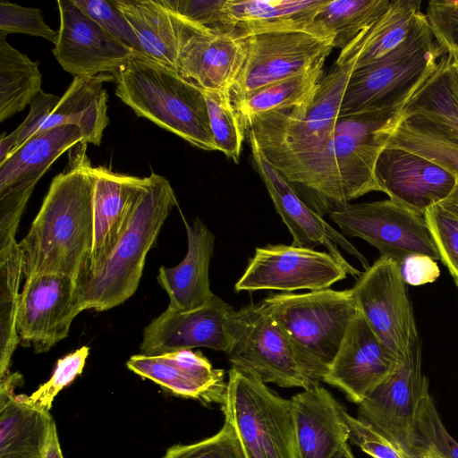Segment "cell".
I'll return each instance as SVG.
<instances>
[{"label":"cell","mask_w":458,"mask_h":458,"mask_svg":"<svg viewBox=\"0 0 458 458\" xmlns=\"http://www.w3.org/2000/svg\"><path fill=\"white\" fill-rule=\"evenodd\" d=\"M182 219L187 233V253L175 267L161 266L157 276V283L168 294L167 308L175 310L202 307L215 295L208 276L215 235L199 218L194 219L191 225L183 216Z\"/></svg>","instance_id":"obj_25"},{"label":"cell","mask_w":458,"mask_h":458,"mask_svg":"<svg viewBox=\"0 0 458 458\" xmlns=\"http://www.w3.org/2000/svg\"><path fill=\"white\" fill-rule=\"evenodd\" d=\"M387 145L424 157L458 179V137L428 119L403 114Z\"/></svg>","instance_id":"obj_33"},{"label":"cell","mask_w":458,"mask_h":458,"mask_svg":"<svg viewBox=\"0 0 458 458\" xmlns=\"http://www.w3.org/2000/svg\"><path fill=\"white\" fill-rule=\"evenodd\" d=\"M75 290V279L66 275L42 274L24 280L16 312L20 344L42 353L67 337L80 313Z\"/></svg>","instance_id":"obj_16"},{"label":"cell","mask_w":458,"mask_h":458,"mask_svg":"<svg viewBox=\"0 0 458 458\" xmlns=\"http://www.w3.org/2000/svg\"><path fill=\"white\" fill-rule=\"evenodd\" d=\"M428 391L418 340L399 366L358 404L357 419L419 458L416 418Z\"/></svg>","instance_id":"obj_14"},{"label":"cell","mask_w":458,"mask_h":458,"mask_svg":"<svg viewBox=\"0 0 458 458\" xmlns=\"http://www.w3.org/2000/svg\"><path fill=\"white\" fill-rule=\"evenodd\" d=\"M92 172L93 241L87 267L81 274L96 270L105 262L147 182V177L121 174L103 166L93 167Z\"/></svg>","instance_id":"obj_22"},{"label":"cell","mask_w":458,"mask_h":458,"mask_svg":"<svg viewBox=\"0 0 458 458\" xmlns=\"http://www.w3.org/2000/svg\"><path fill=\"white\" fill-rule=\"evenodd\" d=\"M298 458H331L350 439L348 413L325 387L291 399Z\"/></svg>","instance_id":"obj_23"},{"label":"cell","mask_w":458,"mask_h":458,"mask_svg":"<svg viewBox=\"0 0 458 458\" xmlns=\"http://www.w3.org/2000/svg\"><path fill=\"white\" fill-rule=\"evenodd\" d=\"M351 291L359 312L390 355L402 362L420 338L400 264L380 257Z\"/></svg>","instance_id":"obj_11"},{"label":"cell","mask_w":458,"mask_h":458,"mask_svg":"<svg viewBox=\"0 0 458 458\" xmlns=\"http://www.w3.org/2000/svg\"><path fill=\"white\" fill-rule=\"evenodd\" d=\"M89 353L88 346H82L57 360L51 377L30 396L23 400L31 406L50 411L55 397L65 386L81 375Z\"/></svg>","instance_id":"obj_39"},{"label":"cell","mask_w":458,"mask_h":458,"mask_svg":"<svg viewBox=\"0 0 458 458\" xmlns=\"http://www.w3.org/2000/svg\"><path fill=\"white\" fill-rule=\"evenodd\" d=\"M329 217L342 234L365 240L399 264L412 255L440 259L424 217L391 199L349 204Z\"/></svg>","instance_id":"obj_13"},{"label":"cell","mask_w":458,"mask_h":458,"mask_svg":"<svg viewBox=\"0 0 458 458\" xmlns=\"http://www.w3.org/2000/svg\"><path fill=\"white\" fill-rule=\"evenodd\" d=\"M60 27L53 54L74 77L115 74L136 54L107 33L72 0L56 2Z\"/></svg>","instance_id":"obj_17"},{"label":"cell","mask_w":458,"mask_h":458,"mask_svg":"<svg viewBox=\"0 0 458 458\" xmlns=\"http://www.w3.org/2000/svg\"><path fill=\"white\" fill-rule=\"evenodd\" d=\"M453 278H454V280L455 282L456 286L458 287V275L454 276Z\"/></svg>","instance_id":"obj_56"},{"label":"cell","mask_w":458,"mask_h":458,"mask_svg":"<svg viewBox=\"0 0 458 458\" xmlns=\"http://www.w3.org/2000/svg\"><path fill=\"white\" fill-rule=\"evenodd\" d=\"M204 94L215 146L237 164L245 131L231 104L227 89L204 90Z\"/></svg>","instance_id":"obj_38"},{"label":"cell","mask_w":458,"mask_h":458,"mask_svg":"<svg viewBox=\"0 0 458 458\" xmlns=\"http://www.w3.org/2000/svg\"><path fill=\"white\" fill-rule=\"evenodd\" d=\"M133 28L144 55L178 72L180 56L199 25L167 7L163 0H114Z\"/></svg>","instance_id":"obj_24"},{"label":"cell","mask_w":458,"mask_h":458,"mask_svg":"<svg viewBox=\"0 0 458 458\" xmlns=\"http://www.w3.org/2000/svg\"><path fill=\"white\" fill-rule=\"evenodd\" d=\"M416 430L418 449L422 445H432L447 458H458V442L443 424L429 391L419 406Z\"/></svg>","instance_id":"obj_43"},{"label":"cell","mask_w":458,"mask_h":458,"mask_svg":"<svg viewBox=\"0 0 458 458\" xmlns=\"http://www.w3.org/2000/svg\"><path fill=\"white\" fill-rule=\"evenodd\" d=\"M220 405L247 458H298L291 400L252 374L232 367Z\"/></svg>","instance_id":"obj_8"},{"label":"cell","mask_w":458,"mask_h":458,"mask_svg":"<svg viewBox=\"0 0 458 458\" xmlns=\"http://www.w3.org/2000/svg\"><path fill=\"white\" fill-rule=\"evenodd\" d=\"M11 33H24L40 37L54 44L58 37V31L51 29L45 22L39 9L1 1L0 37L5 38Z\"/></svg>","instance_id":"obj_44"},{"label":"cell","mask_w":458,"mask_h":458,"mask_svg":"<svg viewBox=\"0 0 458 458\" xmlns=\"http://www.w3.org/2000/svg\"><path fill=\"white\" fill-rule=\"evenodd\" d=\"M115 95L133 112L191 145L217 150L204 90L177 71L133 56L115 74Z\"/></svg>","instance_id":"obj_5"},{"label":"cell","mask_w":458,"mask_h":458,"mask_svg":"<svg viewBox=\"0 0 458 458\" xmlns=\"http://www.w3.org/2000/svg\"><path fill=\"white\" fill-rule=\"evenodd\" d=\"M331 458H354L348 444L344 445Z\"/></svg>","instance_id":"obj_54"},{"label":"cell","mask_w":458,"mask_h":458,"mask_svg":"<svg viewBox=\"0 0 458 458\" xmlns=\"http://www.w3.org/2000/svg\"><path fill=\"white\" fill-rule=\"evenodd\" d=\"M239 38L243 59L227 89L233 107L262 87L323 65L335 48L333 38L305 30L262 32Z\"/></svg>","instance_id":"obj_10"},{"label":"cell","mask_w":458,"mask_h":458,"mask_svg":"<svg viewBox=\"0 0 458 458\" xmlns=\"http://www.w3.org/2000/svg\"><path fill=\"white\" fill-rule=\"evenodd\" d=\"M361 274L328 252L294 245L268 244L256 249L234 289L236 292H313L328 289L348 275L359 278Z\"/></svg>","instance_id":"obj_12"},{"label":"cell","mask_w":458,"mask_h":458,"mask_svg":"<svg viewBox=\"0 0 458 458\" xmlns=\"http://www.w3.org/2000/svg\"><path fill=\"white\" fill-rule=\"evenodd\" d=\"M403 114L422 116L458 137V71L446 54L410 98Z\"/></svg>","instance_id":"obj_32"},{"label":"cell","mask_w":458,"mask_h":458,"mask_svg":"<svg viewBox=\"0 0 458 458\" xmlns=\"http://www.w3.org/2000/svg\"><path fill=\"white\" fill-rule=\"evenodd\" d=\"M250 143L256 169L277 214L292 234V245L311 249L323 245L341 263L351 265L341 254L340 247L367 269L369 261L358 249L302 200L286 178L267 160L252 139Z\"/></svg>","instance_id":"obj_19"},{"label":"cell","mask_w":458,"mask_h":458,"mask_svg":"<svg viewBox=\"0 0 458 458\" xmlns=\"http://www.w3.org/2000/svg\"><path fill=\"white\" fill-rule=\"evenodd\" d=\"M41 84L38 64L0 37V122L30 105Z\"/></svg>","instance_id":"obj_35"},{"label":"cell","mask_w":458,"mask_h":458,"mask_svg":"<svg viewBox=\"0 0 458 458\" xmlns=\"http://www.w3.org/2000/svg\"><path fill=\"white\" fill-rule=\"evenodd\" d=\"M419 458H447L432 445H422L418 449Z\"/></svg>","instance_id":"obj_53"},{"label":"cell","mask_w":458,"mask_h":458,"mask_svg":"<svg viewBox=\"0 0 458 458\" xmlns=\"http://www.w3.org/2000/svg\"><path fill=\"white\" fill-rule=\"evenodd\" d=\"M425 15L445 54L458 53V0L429 1Z\"/></svg>","instance_id":"obj_47"},{"label":"cell","mask_w":458,"mask_h":458,"mask_svg":"<svg viewBox=\"0 0 458 458\" xmlns=\"http://www.w3.org/2000/svg\"><path fill=\"white\" fill-rule=\"evenodd\" d=\"M400 268L403 281L411 285L433 283L440 275L436 260L424 255L408 257L400 264Z\"/></svg>","instance_id":"obj_50"},{"label":"cell","mask_w":458,"mask_h":458,"mask_svg":"<svg viewBox=\"0 0 458 458\" xmlns=\"http://www.w3.org/2000/svg\"><path fill=\"white\" fill-rule=\"evenodd\" d=\"M42 458H64L55 421L51 424Z\"/></svg>","instance_id":"obj_51"},{"label":"cell","mask_w":458,"mask_h":458,"mask_svg":"<svg viewBox=\"0 0 458 458\" xmlns=\"http://www.w3.org/2000/svg\"><path fill=\"white\" fill-rule=\"evenodd\" d=\"M235 313L216 295L194 310L167 308L144 328L140 352L159 356L204 347L227 353L233 343Z\"/></svg>","instance_id":"obj_15"},{"label":"cell","mask_w":458,"mask_h":458,"mask_svg":"<svg viewBox=\"0 0 458 458\" xmlns=\"http://www.w3.org/2000/svg\"><path fill=\"white\" fill-rule=\"evenodd\" d=\"M444 55L424 14L398 47L372 64L354 69L340 114L405 106L434 72Z\"/></svg>","instance_id":"obj_6"},{"label":"cell","mask_w":458,"mask_h":458,"mask_svg":"<svg viewBox=\"0 0 458 458\" xmlns=\"http://www.w3.org/2000/svg\"><path fill=\"white\" fill-rule=\"evenodd\" d=\"M126 366L174 395L204 404L223 403L227 386L225 371L213 368L200 352L186 349L159 356L135 354Z\"/></svg>","instance_id":"obj_21"},{"label":"cell","mask_w":458,"mask_h":458,"mask_svg":"<svg viewBox=\"0 0 458 458\" xmlns=\"http://www.w3.org/2000/svg\"><path fill=\"white\" fill-rule=\"evenodd\" d=\"M108 81H114V75L74 77L36 134L61 125H75L81 131L84 142L99 146L109 123L108 96L103 87Z\"/></svg>","instance_id":"obj_28"},{"label":"cell","mask_w":458,"mask_h":458,"mask_svg":"<svg viewBox=\"0 0 458 458\" xmlns=\"http://www.w3.org/2000/svg\"><path fill=\"white\" fill-rule=\"evenodd\" d=\"M37 183H20L0 194V238L15 237L21 215Z\"/></svg>","instance_id":"obj_49"},{"label":"cell","mask_w":458,"mask_h":458,"mask_svg":"<svg viewBox=\"0 0 458 458\" xmlns=\"http://www.w3.org/2000/svg\"><path fill=\"white\" fill-rule=\"evenodd\" d=\"M424 220L440 256L454 277L458 275V218L440 205L428 208Z\"/></svg>","instance_id":"obj_42"},{"label":"cell","mask_w":458,"mask_h":458,"mask_svg":"<svg viewBox=\"0 0 458 458\" xmlns=\"http://www.w3.org/2000/svg\"><path fill=\"white\" fill-rule=\"evenodd\" d=\"M373 24L341 50L334 65L323 75L305 103L257 115L248 122L249 138L275 168L312 152L328 138Z\"/></svg>","instance_id":"obj_4"},{"label":"cell","mask_w":458,"mask_h":458,"mask_svg":"<svg viewBox=\"0 0 458 458\" xmlns=\"http://www.w3.org/2000/svg\"><path fill=\"white\" fill-rule=\"evenodd\" d=\"M350 439L373 458H417L371 426L348 414Z\"/></svg>","instance_id":"obj_48"},{"label":"cell","mask_w":458,"mask_h":458,"mask_svg":"<svg viewBox=\"0 0 458 458\" xmlns=\"http://www.w3.org/2000/svg\"><path fill=\"white\" fill-rule=\"evenodd\" d=\"M23 279L22 255L15 237L0 239V377L8 374L20 339L16 312Z\"/></svg>","instance_id":"obj_34"},{"label":"cell","mask_w":458,"mask_h":458,"mask_svg":"<svg viewBox=\"0 0 458 458\" xmlns=\"http://www.w3.org/2000/svg\"><path fill=\"white\" fill-rule=\"evenodd\" d=\"M226 354L233 368L265 384L303 389L320 385L302 352L262 302L236 310L233 343Z\"/></svg>","instance_id":"obj_9"},{"label":"cell","mask_w":458,"mask_h":458,"mask_svg":"<svg viewBox=\"0 0 458 458\" xmlns=\"http://www.w3.org/2000/svg\"><path fill=\"white\" fill-rule=\"evenodd\" d=\"M389 0H328L305 30L333 38L335 47L345 48L388 9Z\"/></svg>","instance_id":"obj_31"},{"label":"cell","mask_w":458,"mask_h":458,"mask_svg":"<svg viewBox=\"0 0 458 458\" xmlns=\"http://www.w3.org/2000/svg\"><path fill=\"white\" fill-rule=\"evenodd\" d=\"M84 142L75 125H61L31 136L0 164V194L24 182H38L65 151Z\"/></svg>","instance_id":"obj_30"},{"label":"cell","mask_w":458,"mask_h":458,"mask_svg":"<svg viewBox=\"0 0 458 458\" xmlns=\"http://www.w3.org/2000/svg\"><path fill=\"white\" fill-rule=\"evenodd\" d=\"M446 55L449 56L452 64L458 71V53L446 54Z\"/></svg>","instance_id":"obj_55"},{"label":"cell","mask_w":458,"mask_h":458,"mask_svg":"<svg viewBox=\"0 0 458 458\" xmlns=\"http://www.w3.org/2000/svg\"><path fill=\"white\" fill-rule=\"evenodd\" d=\"M242 59L241 38L199 26L182 52L178 72L203 90L225 89Z\"/></svg>","instance_id":"obj_27"},{"label":"cell","mask_w":458,"mask_h":458,"mask_svg":"<svg viewBox=\"0 0 458 458\" xmlns=\"http://www.w3.org/2000/svg\"><path fill=\"white\" fill-rule=\"evenodd\" d=\"M420 0H394L374 23L355 69L372 64L398 47L425 14Z\"/></svg>","instance_id":"obj_37"},{"label":"cell","mask_w":458,"mask_h":458,"mask_svg":"<svg viewBox=\"0 0 458 458\" xmlns=\"http://www.w3.org/2000/svg\"><path fill=\"white\" fill-rule=\"evenodd\" d=\"M375 178L389 199L422 216L444 201L458 179L437 164L411 151L388 146L379 154Z\"/></svg>","instance_id":"obj_18"},{"label":"cell","mask_w":458,"mask_h":458,"mask_svg":"<svg viewBox=\"0 0 458 458\" xmlns=\"http://www.w3.org/2000/svg\"><path fill=\"white\" fill-rule=\"evenodd\" d=\"M405 106L339 114L319 148L277 170L321 216L344 208L369 192L380 191L375 165Z\"/></svg>","instance_id":"obj_1"},{"label":"cell","mask_w":458,"mask_h":458,"mask_svg":"<svg viewBox=\"0 0 458 458\" xmlns=\"http://www.w3.org/2000/svg\"><path fill=\"white\" fill-rule=\"evenodd\" d=\"M328 0H226L225 13L236 38L305 30Z\"/></svg>","instance_id":"obj_29"},{"label":"cell","mask_w":458,"mask_h":458,"mask_svg":"<svg viewBox=\"0 0 458 458\" xmlns=\"http://www.w3.org/2000/svg\"><path fill=\"white\" fill-rule=\"evenodd\" d=\"M439 205L445 211L458 218V181L450 195Z\"/></svg>","instance_id":"obj_52"},{"label":"cell","mask_w":458,"mask_h":458,"mask_svg":"<svg viewBox=\"0 0 458 458\" xmlns=\"http://www.w3.org/2000/svg\"><path fill=\"white\" fill-rule=\"evenodd\" d=\"M21 382L19 373L0 378V458H42L54 421L49 411L14 394Z\"/></svg>","instance_id":"obj_26"},{"label":"cell","mask_w":458,"mask_h":458,"mask_svg":"<svg viewBox=\"0 0 458 458\" xmlns=\"http://www.w3.org/2000/svg\"><path fill=\"white\" fill-rule=\"evenodd\" d=\"M163 458H247L241 441L230 423L225 421L215 435L190 445L170 447Z\"/></svg>","instance_id":"obj_41"},{"label":"cell","mask_w":458,"mask_h":458,"mask_svg":"<svg viewBox=\"0 0 458 458\" xmlns=\"http://www.w3.org/2000/svg\"><path fill=\"white\" fill-rule=\"evenodd\" d=\"M60 98L40 90L31 100L29 114L24 121L10 134L1 135L0 164L20 148L27 140L36 134L39 127L53 111Z\"/></svg>","instance_id":"obj_45"},{"label":"cell","mask_w":458,"mask_h":458,"mask_svg":"<svg viewBox=\"0 0 458 458\" xmlns=\"http://www.w3.org/2000/svg\"><path fill=\"white\" fill-rule=\"evenodd\" d=\"M176 204L174 191L165 177L155 173L147 177L126 225L105 262L76 279L75 302L80 313L110 310L135 293L147 254Z\"/></svg>","instance_id":"obj_3"},{"label":"cell","mask_w":458,"mask_h":458,"mask_svg":"<svg viewBox=\"0 0 458 458\" xmlns=\"http://www.w3.org/2000/svg\"><path fill=\"white\" fill-rule=\"evenodd\" d=\"M74 148V147H73ZM70 149L66 168L52 180L27 234L19 242L23 279L86 269L93 241V167L86 142Z\"/></svg>","instance_id":"obj_2"},{"label":"cell","mask_w":458,"mask_h":458,"mask_svg":"<svg viewBox=\"0 0 458 458\" xmlns=\"http://www.w3.org/2000/svg\"><path fill=\"white\" fill-rule=\"evenodd\" d=\"M163 2L174 13L195 24L217 32L233 35V30L224 11L226 0H163Z\"/></svg>","instance_id":"obj_46"},{"label":"cell","mask_w":458,"mask_h":458,"mask_svg":"<svg viewBox=\"0 0 458 458\" xmlns=\"http://www.w3.org/2000/svg\"><path fill=\"white\" fill-rule=\"evenodd\" d=\"M308 360L318 384L358 312L351 289L280 293L261 301Z\"/></svg>","instance_id":"obj_7"},{"label":"cell","mask_w":458,"mask_h":458,"mask_svg":"<svg viewBox=\"0 0 458 458\" xmlns=\"http://www.w3.org/2000/svg\"><path fill=\"white\" fill-rule=\"evenodd\" d=\"M400 363L358 310L323 382L337 387L359 404Z\"/></svg>","instance_id":"obj_20"},{"label":"cell","mask_w":458,"mask_h":458,"mask_svg":"<svg viewBox=\"0 0 458 458\" xmlns=\"http://www.w3.org/2000/svg\"><path fill=\"white\" fill-rule=\"evenodd\" d=\"M323 65L262 87L247 96L233 107L247 131L248 122L263 114L290 108L305 103L324 75Z\"/></svg>","instance_id":"obj_36"},{"label":"cell","mask_w":458,"mask_h":458,"mask_svg":"<svg viewBox=\"0 0 458 458\" xmlns=\"http://www.w3.org/2000/svg\"><path fill=\"white\" fill-rule=\"evenodd\" d=\"M72 2L107 33L131 49L137 56L146 57L133 28L114 0H72Z\"/></svg>","instance_id":"obj_40"}]
</instances>
